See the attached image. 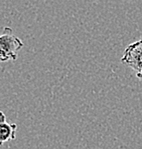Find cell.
I'll return each mask as SVG.
<instances>
[{"label": "cell", "mask_w": 142, "mask_h": 149, "mask_svg": "<svg viewBox=\"0 0 142 149\" xmlns=\"http://www.w3.org/2000/svg\"><path fill=\"white\" fill-rule=\"evenodd\" d=\"M23 47V42L19 37L15 36L12 29L4 28V32L0 36V60L1 62L5 61H15L17 59V53Z\"/></svg>", "instance_id": "obj_1"}, {"label": "cell", "mask_w": 142, "mask_h": 149, "mask_svg": "<svg viewBox=\"0 0 142 149\" xmlns=\"http://www.w3.org/2000/svg\"><path fill=\"white\" fill-rule=\"evenodd\" d=\"M121 62L132 68L137 78L142 81V38L126 47Z\"/></svg>", "instance_id": "obj_2"}, {"label": "cell", "mask_w": 142, "mask_h": 149, "mask_svg": "<svg viewBox=\"0 0 142 149\" xmlns=\"http://www.w3.org/2000/svg\"><path fill=\"white\" fill-rule=\"evenodd\" d=\"M17 130V125L14 123L1 122L0 123V142L1 144L6 141L15 139V133Z\"/></svg>", "instance_id": "obj_3"}, {"label": "cell", "mask_w": 142, "mask_h": 149, "mask_svg": "<svg viewBox=\"0 0 142 149\" xmlns=\"http://www.w3.org/2000/svg\"><path fill=\"white\" fill-rule=\"evenodd\" d=\"M0 116H1V119H0V123H1V122H5V119H6L5 114H4L2 111L0 112Z\"/></svg>", "instance_id": "obj_4"}]
</instances>
